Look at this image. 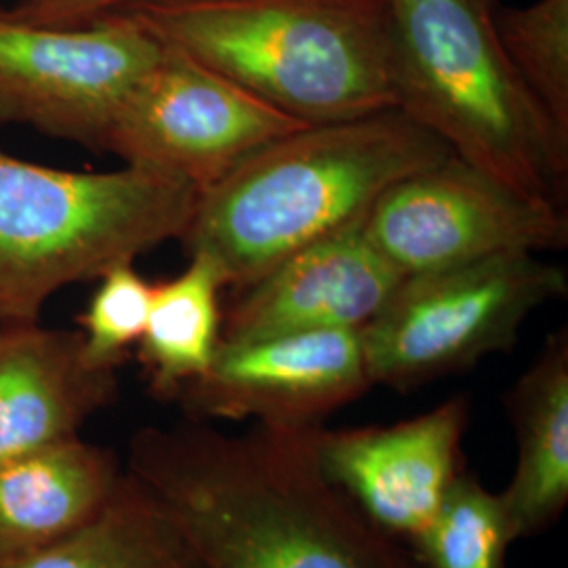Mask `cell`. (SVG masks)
<instances>
[{
    "instance_id": "6da1fadb",
    "label": "cell",
    "mask_w": 568,
    "mask_h": 568,
    "mask_svg": "<svg viewBox=\"0 0 568 568\" xmlns=\"http://www.w3.org/2000/svg\"><path fill=\"white\" fill-rule=\"evenodd\" d=\"M318 427H142L124 469L161 499L206 568H422L326 478Z\"/></svg>"
},
{
    "instance_id": "7a4b0ae2",
    "label": "cell",
    "mask_w": 568,
    "mask_h": 568,
    "mask_svg": "<svg viewBox=\"0 0 568 568\" xmlns=\"http://www.w3.org/2000/svg\"><path fill=\"white\" fill-rule=\"evenodd\" d=\"M450 154L398 108L305 124L201 190L180 241L239 291L291 253L363 224L392 183Z\"/></svg>"
},
{
    "instance_id": "3957f363",
    "label": "cell",
    "mask_w": 568,
    "mask_h": 568,
    "mask_svg": "<svg viewBox=\"0 0 568 568\" xmlns=\"http://www.w3.org/2000/svg\"><path fill=\"white\" fill-rule=\"evenodd\" d=\"M121 13L304 124L396 108L387 0H154Z\"/></svg>"
},
{
    "instance_id": "277c9868",
    "label": "cell",
    "mask_w": 568,
    "mask_h": 568,
    "mask_svg": "<svg viewBox=\"0 0 568 568\" xmlns=\"http://www.w3.org/2000/svg\"><path fill=\"white\" fill-rule=\"evenodd\" d=\"M392 91L408 119L518 192L565 206L568 135L530 98L495 28L497 0H387Z\"/></svg>"
},
{
    "instance_id": "5b68a950",
    "label": "cell",
    "mask_w": 568,
    "mask_h": 568,
    "mask_svg": "<svg viewBox=\"0 0 568 568\" xmlns=\"http://www.w3.org/2000/svg\"><path fill=\"white\" fill-rule=\"evenodd\" d=\"M196 199L145 169L61 171L0 150V325L39 323L63 286L180 241Z\"/></svg>"
},
{
    "instance_id": "8992f818",
    "label": "cell",
    "mask_w": 568,
    "mask_h": 568,
    "mask_svg": "<svg viewBox=\"0 0 568 568\" xmlns=\"http://www.w3.org/2000/svg\"><path fill=\"white\" fill-rule=\"evenodd\" d=\"M567 291V272L527 251L403 276L358 331L371 386L410 392L509 352L528 316Z\"/></svg>"
},
{
    "instance_id": "52a82bcc",
    "label": "cell",
    "mask_w": 568,
    "mask_h": 568,
    "mask_svg": "<svg viewBox=\"0 0 568 568\" xmlns=\"http://www.w3.org/2000/svg\"><path fill=\"white\" fill-rule=\"evenodd\" d=\"M161 53L163 42L129 13L47 26L0 9V122L102 150L122 103Z\"/></svg>"
},
{
    "instance_id": "ba28073f",
    "label": "cell",
    "mask_w": 568,
    "mask_h": 568,
    "mask_svg": "<svg viewBox=\"0 0 568 568\" xmlns=\"http://www.w3.org/2000/svg\"><path fill=\"white\" fill-rule=\"evenodd\" d=\"M361 227L403 276L568 244L567 206L527 196L455 154L392 183Z\"/></svg>"
},
{
    "instance_id": "9c48e42d",
    "label": "cell",
    "mask_w": 568,
    "mask_h": 568,
    "mask_svg": "<svg viewBox=\"0 0 568 568\" xmlns=\"http://www.w3.org/2000/svg\"><path fill=\"white\" fill-rule=\"evenodd\" d=\"M305 126L241 84L163 44L110 124L102 150L199 192L265 143Z\"/></svg>"
},
{
    "instance_id": "30bf717a",
    "label": "cell",
    "mask_w": 568,
    "mask_h": 568,
    "mask_svg": "<svg viewBox=\"0 0 568 568\" xmlns=\"http://www.w3.org/2000/svg\"><path fill=\"white\" fill-rule=\"evenodd\" d=\"M368 387L358 331H307L220 345L178 403L192 422L312 427Z\"/></svg>"
},
{
    "instance_id": "8fae6325",
    "label": "cell",
    "mask_w": 568,
    "mask_h": 568,
    "mask_svg": "<svg viewBox=\"0 0 568 568\" xmlns=\"http://www.w3.org/2000/svg\"><path fill=\"white\" fill-rule=\"evenodd\" d=\"M469 400L453 396L394 426L316 429L326 478L394 539L419 537L462 474Z\"/></svg>"
},
{
    "instance_id": "7c38bea8",
    "label": "cell",
    "mask_w": 568,
    "mask_h": 568,
    "mask_svg": "<svg viewBox=\"0 0 568 568\" xmlns=\"http://www.w3.org/2000/svg\"><path fill=\"white\" fill-rule=\"evenodd\" d=\"M361 225L307 244L257 281L230 291L222 344L368 325L403 274L371 244Z\"/></svg>"
},
{
    "instance_id": "4fadbf2b",
    "label": "cell",
    "mask_w": 568,
    "mask_h": 568,
    "mask_svg": "<svg viewBox=\"0 0 568 568\" xmlns=\"http://www.w3.org/2000/svg\"><path fill=\"white\" fill-rule=\"evenodd\" d=\"M116 396V371L87 358L81 331L0 325V464L79 436Z\"/></svg>"
},
{
    "instance_id": "5bb4252c",
    "label": "cell",
    "mask_w": 568,
    "mask_h": 568,
    "mask_svg": "<svg viewBox=\"0 0 568 568\" xmlns=\"http://www.w3.org/2000/svg\"><path fill=\"white\" fill-rule=\"evenodd\" d=\"M124 476L112 448L70 436L0 464V567L93 520Z\"/></svg>"
},
{
    "instance_id": "9a60e30c",
    "label": "cell",
    "mask_w": 568,
    "mask_h": 568,
    "mask_svg": "<svg viewBox=\"0 0 568 568\" xmlns=\"http://www.w3.org/2000/svg\"><path fill=\"white\" fill-rule=\"evenodd\" d=\"M516 471L499 495L516 539L558 523L568 504V328L554 331L532 365L509 387Z\"/></svg>"
},
{
    "instance_id": "2e32d148",
    "label": "cell",
    "mask_w": 568,
    "mask_h": 568,
    "mask_svg": "<svg viewBox=\"0 0 568 568\" xmlns=\"http://www.w3.org/2000/svg\"><path fill=\"white\" fill-rule=\"evenodd\" d=\"M224 276L201 253L182 274L152 284V302L138 361L154 398L178 403L183 387L211 366L222 345Z\"/></svg>"
},
{
    "instance_id": "e0dca14e",
    "label": "cell",
    "mask_w": 568,
    "mask_h": 568,
    "mask_svg": "<svg viewBox=\"0 0 568 568\" xmlns=\"http://www.w3.org/2000/svg\"><path fill=\"white\" fill-rule=\"evenodd\" d=\"M0 568H206L161 499L124 469L102 511L58 544Z\"/></svg>"
},
{
    "instance_id": "ac0fdd59",
    "label": "cell",
    "mask_w": 568,
    "mask_h": 568,
    "mask_svg": "<svg viewBox=\"0 0 568 568\" xmlns=\"http://www.w3.org/2000/svg\"><path fill=\"white\" fill-rule=\"evenodd\" d=\"M516 541L508 509L480 478L462 469L443 506L408 549L422 568H506Z\"/></svg>"
},
{
    "instance_id": "d6986e66",
    "label": "cell",
    "mask_w": 568,
    "mask_h": 568,
    "mask_svg": "<svg viewBox=\"0 0 568 568\" xmlns=\"http://www.w3.org/2000/svg\"><path fill=\"white\" fill-rule=\"evenodd\" d=\"M495 28L530 98L568 135V0L497 2Z\"/></svg>"
},
{
    "instance_id": "ffe728a7",
    "label": "cell",
    "mask_w": 568,
    "mask_h": 568,
    "mask_svg": "<svg viewBox=\"0 0 568 568\" xmlns=\"http://www.w3.org/2000/svg\"><path fill=\"white\" fill-rule=\"evenodd\" d=\"M152 302V284L133 264L112 265L100 276L87 310L79 316L84 354L93 365L119 371L140 344Z\"/></svg>"
},
{
    "instance_id": "44dd1931",
    "label": "cell",
    "mask_w": 568,
    "mask_h": 568,
    "mask_svg": "<svg viewBox=\"0 0 568 568\" xmlns=\"http://www.w3.org/2000/svg\"><path fill=\"white\" fill-rule=\"evenodd\" d=\"M154 0H18L7 9L13 18L47 26H81Z\"/></svg>"
}]
</instances>
